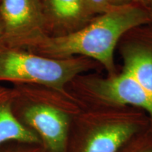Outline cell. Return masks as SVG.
<instances>
[{
    "label": "cell",
    "instance_id": "cell-1",
    "mask_svg": "<svg viewBox=\"0 0 152 152\" xmlns=\"http://www.w3.org/2000/svg\"><path fill=\"white\" fill-rule=\"evenodd\" d=\"M151 20L149 11L130 4L113 7L75 33L58 37H47L42 33L0 42L56 59L68 58L74 54L83 55L98 61L112 72L114 49L121 36Z\"/></svg>",
    "mask_w": 152,
    "mask_h": 152
},
{
    "label": "cell",
    "instance_id": "cell-2",
    "mask_svg": "<svg viewBox=\"0 0 152 152\" xmlns=\"http://www.w3.org/2000/svg\"><path fill=\"white\" fill-rule=\"evenodd\" d=\"M80 59H56L0 43V81L35 83L58 91L86 69Z\"/></svg>",
    "mask_w": 152,
    "mask_h": 152
},
{
    "label": "cell",
    "instance_id": "cell-3",
    "mask_svg": "<svg viewBox=\"0 0 152 152\" xmlns=\"http://www.w3.org/2000/svg\"><path fill=\"white\" fill-rule=\"evenodd\" d=\"M23 118L49 151H65L68 118L61 110L46 104H32L24 109Z\"/></svg>",
    "mask_w": 152,
    "mask_h": 152
},
{
    "label": "cell",
    "instance_id": "cell-4",
    "mask_svg": "<svg viewBox=\"0 0 152 152\" xmlns=\"http://www.w3.org/2000/svg\"><path fill=\"white\" fill-rule=\"evenodd\" d=\"M0 17L4 28L0 41L42 33L45 23L39 0H0Z\"/></svg>",
    "mask_w": 152,
    "mask_h": 152
},
{
    "label": "cell",
    "instance_id": "cell-5",
    "mask_svg": "<svg viewBox=\"0 0 152 152\" xmlns=\"http://www.w3.org/2000/svg\"><path fill=\"white\" fill-rule=\"evenodd\" d=\"M93 87L104 100L142 108L148 112L152 119V95L125 72L111 78L96 80Z\"/></svg>",
    "mask_w": 152,
    "mask_h": 152
},
{
    "label": "cell",
    "instance_id": "cell-6",
    "mask_svg": "<svg viewBox=\"0 0 152 152\" xmlns=\"http://www.w3.org/2000/svg\"><path fill=\"white\" fill-rule=\"evenodd\" d=\"M13 92L0 88V151L6 143H39L37 134L18 119L13 111Z\"/></svg>",
    "mask_w": 152,
    "mask_h": 152
},
{
    "label": "cell",
    "instance_id": "cell-7",
    "mask_svg": "<svg viewBox=\"0 0 152 152\" xmlns=\"http://www.w3.org/2000/svg\"><path fill=\"white\" fill-rule=\"evenodd\" d=\"M135 130L134 125L127 123L104 125L89 137L83 152H116Z\"/></svg>",
    "mask_w": 152,
    "mask_h": 152
},
{
    "label": "cell",
    "instance_id": "cell-8",
    "mask_svg": "<svg viewBox=\"0 0 152 152\" xmlns=\"http://www.w3.org/2000/svg\"><path fill=\"white\" fill-rule=\"evenodd\" d=\"M47 10L57 20L71 22L86 14L82 0H45Z\"/></svg>",
    "mask_w": 152,
    "mask_h": 152
},
{
    "label": "cell",
    "instance_id": "cell-9",
    "mask_svg": "<svg viewBox=\"0 0 152 152\" xmlns=\"http://www.w3.org/2000/svg\"><path fill=\"white\" fill-rule=\"evenodd\" d=\"M86 12L104 14L113 7L111 0H82Z\"/></svg>",
    "mask_w": 152,
    "mask_h": 152
},
{
    "label": "cell",
    "instance_id": "cell-10",
    "mask_svg": "<svg viewBox=\"0 0 152 152\" xmlns=\"http://www.w3.org/2000/svg\"><path fill=\"white\" fill-rule=\"evenodd\" d=\"M132 1V0H111V3L113 7H121L130 4Z\"/></svg>",
    "mask_w": 152,
    "mask_h": 152
},
{
    "label": "cell",
    "instance_id": "cell-11",
    "mask_svg": "<svg viewBox=\"0 0 152 152\" xmlns=\"http://www.w3.org/2000/svg\"><path fill=\"white\" fill-rule=\"evenodd\" d=\"M136 1H139L142 5L145 6V7H149L151 0H136Z\"/></svg>",
    "mask_w": 152,
    "mask_h": 152
},
{
    "label": "cell",
    "instance_id": "cell-12",
    "mask_svg": "<svg viewBox=\"0 0 152 152\" xmlns=\"http://www.w3.org/2000/svg\"><path fill=\"white\" fill-rule=\"evenodd\" d=\"M4 33V24L2 20H1V17H0V39L2 37Z\"/></svg>",
    "mask_w": 152,
    "mask_h": 152
},
{
    "label": "cell",
    "instance_id": "cell-13",
    "mask_svg": "<svg viewBox=\"0 0 152 152\" xmlns=\"http://www.w3.org/2000/svg\"><path fill=\"white\" fill-rule=\"evenodd\" d=\"M140 152H152V144L149 145V147H146L145 149H144L143 150H142Z\"/></svg>",
    "mask_w": 152,
    "mask_h": 152
},
{
    "label": "cell",
    "instance_id": "cell-14",
    "mask_svg": "<svg viewBox=\"0 0 152 152\" xmlns=\"http://www.w3.org/2000/svg\"><path fill=\"white\" fill-rule=\"evenodd\" d=\"M149 14H150V16H151V18L152 20V0L151 1V3H150V4L149 6Z\"/></svg>",
    "mask_w": 152,
    "mask_h": 152
},
{
    "label": "cell",
    "instance_id": "cell-15",
    "mask_svg": "<svg viewBox=\"0 0 152 152\" xmlns=\"http://www.w3.org/2000/svg\"><path fill=\"white\" fill-rule=\"evenodd\" d=\"M7 152H25L23 151H20V150H18V149H11L9 150V151H7Z\"/></svg>",
    "mask_w": 152,
    "mask_h": 152
}]
</instances>
